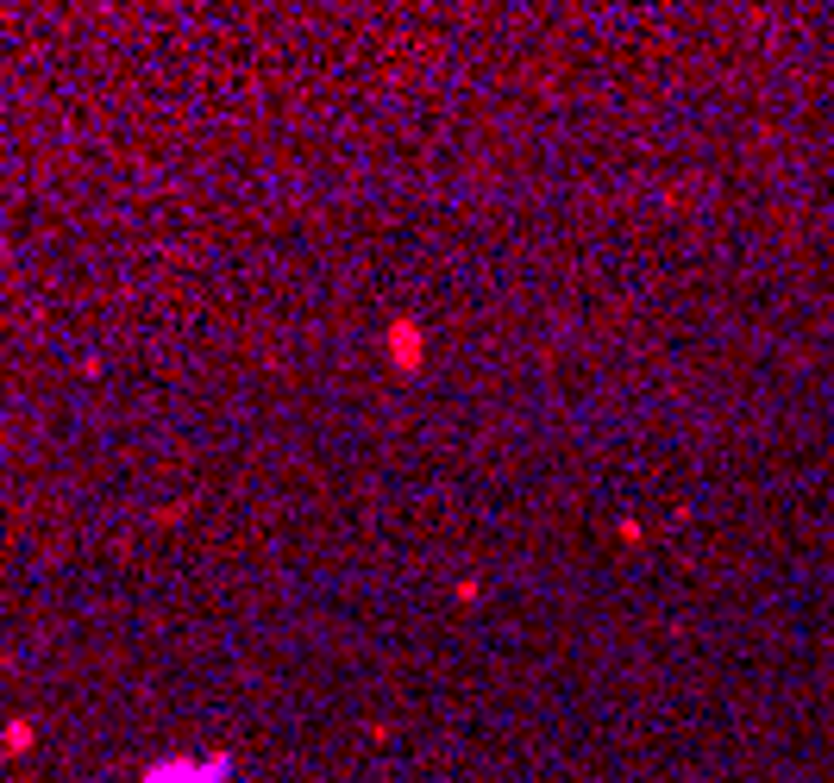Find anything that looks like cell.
<instances>
[{"mask_svg": "<svg viewBox=\"0 0 834 783\" xmlns=\"http://www.w3.org/2000/svg\"><path fill=\"white\" fill-rule=\"evenodd\" d=\"M226 777V765L214 758V765H201V758H170V765H157L145 783H220Z\"/></svg>", "mask_w": 834, "mask_h": 783, "instance_id": "6da1fadb", "label": "cell"}, {"mask_svg": "<svg viewBox=\"0 0 834 783\" xmlns=\"http://www.w3.org/2000/svg\"><path fill=\"white\" fill-rule=\"evenodd\" d=\"M389 351H396L402 370H414V364H421V326H414V320H396V326H389Z\"/></svg>", "mask_w": 834, "mask_h": 783, "instance_id": "7a4b0ae2", "label": "cell"}]
</instances>
